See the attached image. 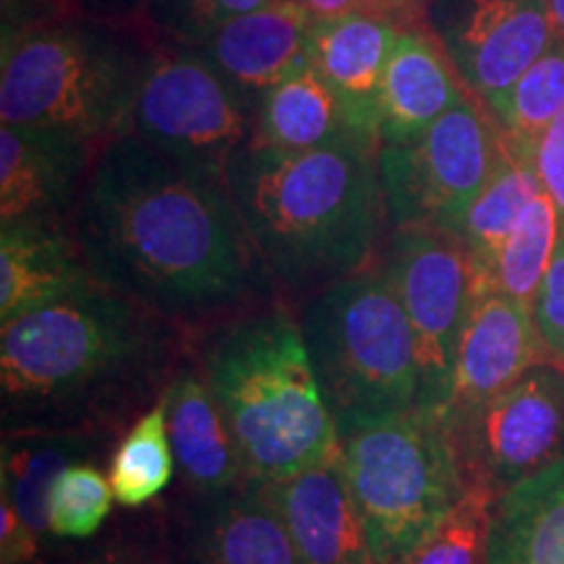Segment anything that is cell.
<instances>
[{
    "label": "cell",
    "mask_w": 564,
    "mask_h": 564,
    "mask_svg": "<svg viewBox=\"0 0 564 564\" xmlns=\"http://www.w3.org/2000/svg\"><path fill=\"white\" fill-rule=\"evenodd\" d=\"M70 232L95 282L183 329L262 308L278 288L225 175L131 133L97 154Z\"/></svg>",
    "instance_id": "obj_1"
},
{
    "label": "cell",
    "mask_w": 564,
    "mask_h": 564,
    "mask_svg": "<svg viewBox=\"0 0 564 564\" xmlns=\"http://www.w3.org/2000/svg\"><path fill=\"white\" fill-rule=\"evenodd\" d=\"M181 333L100 282L3 324V436L112 432L171 384Z\"/></svg>",
    "instance_id": "obj_2"
},
{
    "label": "cell",
    "mask_w": 564,
    "mask_h": 564,
    "mask_svg": "<svg viewBox=\"0 0 564 564\" xmlns=\"http://www.w3.org/2000/svg\"><path fill=\"white\" fill-rule=\"evenodd\" d=\"M225 181L274 285L316 295L377 264L390 228L379 144L288 152L246 144Z\"/></svg>",
    "instance_id": "obj_3"
},
{
    "label": "cell",
    "mask_w": 564,
    "mask_h": 564,
    "mask_svg": "<svg viewBox=\"0 0 564 564\" xmlns=\"http://www.w3.org/2000/svg\"><path fill=\"white\" fill-rule=\"evenodd\" d=\"M199 369L228 421L249 481L282 484L340 455V434L301 324L282 306L253 308L217 324Z\"/></svg>",
    "instance_id": "obj_4"
},
{
    "label": "cell",
    "mask_w": 564,
    "mask_h": 564,
    "mask_svg": "<svg viewBox=\"0 0 564 564\" xmlns=\"http://www.w3.org/2000/svg\"><path fill=\"white\" fill-rule=\"evenodd\" d=\"M150 45L139 26L76 13L3 34L0 123L105 147L126 133Z\"/></svg>",
    "instance_id": "obj_5"
},
{
    "label": "cell",
    "mask_w": 564,
    "mask_h": 564,
    "mask_svg": "<svg viewBox=\"0 0 564 564\" xmlns=\"http://www.w3.org/2000/svg\"><path fill=\"white\" fill-rule=\"evenodd\" d=\"M299 324L340 440L415 411L413 329L382 259L312 295Z\"/></svg>",
    "instance_id": "obj_6"
},
{
    "label": "cell",
    "mask_w": 564,
    "mask_h": 564,
    "mask_svg": "<svg viewBox=\"0 0 564 564\" xmlns=\"http://www.w3.org/2000/svg\"><path fill=\"white\" fill-rule=\"evenodd\" d=\"M340 460L377 564L403 560L468 489L453 426L423 411L343 436Z\"/></svg>",
    "instance_id": "obj_7"
},
{
    "label": "cell",
    "mask_w": 564,
    "mask_h": 564,
    "mask_svg": "<svg viewBox=\"0 0 564 564\" xmlns=\"http://www.w3.org/2000/svg\"><path fill=\"white\" fill-rule=\"evenodd\" d=\"M502 150V126L486 102L465 95L421 137L379 144L390 228L426 225L457 238Z\"/></svg>",
    "instance_id": "obj_8"
},
{
    "label": "cell",
    "mask_w": 564,
    "mask_h": 564,
    "mask_svg": "<svg viewBox=\"0 0 564 564\" xmlns=\"http://www.w3.org/2000/svg\"><path fill=\"white\" fill-rule=\"evenodd\" d=\"M253 123L257 110L199 47L152 37L126 133L225 175L251 141Z\"/></svg>",
    "instance_id": "obj_9"
},
{
    "label": "cell",
    "mask_w": 564,
    "mask_h": 564,
    "mask_svg": "<svg viewBox=\"0 0 564 564\" xmlns=\"http://www.w3.org/2000/svg\"><path fill=\"white\" fill-rule=\"evenodd\" d=\"M382 264L413 329L419 356L415 411L442 415L474 303V259L460 238L426 225H405L390 228Z\"/></svg>",
    "instance_id": "obj_10"
},
{
    "label": "cell",
    "mask_w": 564,
    "mask_h": 564,
    "mask_svg": "<svg viewBox=\"0 0 564 564\" xmlns=\"http://www.w3.org/2000/svg\"><path fill=\"white\" fill-rule=\"evenodd\" d=\"M468 481L505 494L564 457V369L541 361L455 429Z\"/></svg>",
    "instance_id": "obj_11"
},
{
    "label": "cell",
    "mask_w": 564,
    "mask_h": 564,
    "mask_svg": "<svg viewBox=\"0 0 564 564\" xmlns=\"http://www.w3.org/2000/svg\"><path fill=\"white\" fill-rule=\"evenodd\" d=\"M426 26L489 108L556 40L549 0H429Z\"/></svg>",
    "instance_id": "obj_12"
},
{
    "label": "cell",
    "mask_w": 564,
    "mask_h": 564,
    "mask_svg": "<svg viewBox=\"0 0 564 564\" xmlns=\"http://www.w3.org/2000/svg\"><path fill=\"white\" fill-rule=\"evenodd\" d=\"M541 361L546 356L533 308L491 288H474L442 419L455 432Z\"/></svg>",
    "instance_id": "obj_13"
},
{
    "label": "cell",
    "mask_w": 564,
    "mask_h": 564,
    "mask_svg": "<svg viewBox=\"0 0 564 564\" xmlns=\"http://www.w3.org/2000/svg\"><path fill=\"white\" fill-rule=\"evenodd\" d=\"M100 150L70 133L0 126V225H70Z\"/></svg>",
    "instance_id": "obj_14"
},
{
    "label": "cell",
    "mask_w": 564,
    "mask_h": 564,
    "mask_svg": "<svg viewBox=\"0 0 564 564\" xmlns=\"http://www.w3.org/2000/svg\"><path fill=\"white\" fill-rule=\"evenodd\" d=\"M316 17L303 0H272L228 21L199 45V53L259 108L272 87L308 63V37Z\"/></svg>",
    "instance_id": "obj_15"
},
{
    "label": "cell",
    "mask_w": 564,
    "mask_h": 564,
    "mask_svg": "<svg viewBox=\"0 0 564 564\" xmlns=\"http://www.w3.org/2000/svg\"><path fill=\"white\" fill-rule=\"evenodd\" d=\"M400 24L369 11L316 19L308 63L327 82L352 131L379 144L382 79Z\"/></svg>",
    "instance_id": "obj_16"
},
{
    "label": "cell",
    "mask_w": 564,
    "mask_h": 564,
    "mask_svg": "<svg viewBox=\"0 0 564 564\" xmlns=\"http://www.w3.org/2000/svg\"><path fill=\"white\" fill-rule=\"evenodd\" d=\"M299 564H377L340 455L270 486Z\"/></svg>",
    "instance_id": "obj_17"
},
{
    "label": "cell",
    "mask_w": 564,
    "mask_h": 564,
    "mask_svg": "<svg viewBox=\"0 0 564 564\" xmlns=\"http://www.w3.org/2000/svg\"><path fill=\"white\" fill-rule=\"evenodd\" d=\"M465 95L468 87L426 21L403 24L382 79L379 144H400L421 137Z\"/></svg>",
    "instance_id": "obj_18"
},
{
    "label": "cell",
    "mask_w": 564,
    "mask_h": 564,
    "mask_svg": "<svg viewBox=\"0 0 564 564\" xmlns=\"http://www.w3.org/2000/svg\"><path fill=\"white\" fill-rule=\"evenodd\" d=\"M70 225L9 223L0 228V324H9L89 288Z\"/></svg>",
    "instance_id": "obj_19"
},
{
    "label": "cell",
    "mask_w": 564,
    "mask_h": 564,
    "mask_svg": "<svg viewBox=\"0 0 564 564\" xmlns=\"http://www.w3.org/2000/svg\"><path fill=\"white\" fill-rule=\"evenodd\" d=\"M167 436L183 478L204 497L249 484L241 453L202 369L181 366L162 392Z\"/></svg>",
    "instance_id": "obj_20"
},
{
    "label": "cell",
    "mask_w": 564,
    "mask_h": 564,
    "mask_svg": "<svg viewBox=\"0 0 564 564\" xmlns=\"http://www.w3.org/2000/svg\"><path fill=\"white\" fill-rule=\"evenodd\" d=\"M199 564H299L267 484L249 481L204 502L194 533Z\"/></svg>",
    "instance_id": "obj_21"
},
{
    "label": "cell",
    "mask_w": 564,
    "mask_h": 564,
    "mask_svg": "<svg viewBox=\"0 0 564 564\" xmlns=\"http://www.w3.org/2000/svg\"><path fill=\"white\" fill-rule=\"evenodd\" d=\"M484 564H564V457L499 494Z\"/></svg>",
    "instance_id": "obj_22"
},
{
    "label": "cell",
    "mask_w": 564,
    "mask_h": 564,
    "mask_svg": "<svg viewBox=\"0 0 564 564\" xmlns=\"http://www.w3.org/2000/svg\"><path fill=\"white\" fill-rule=\"evenodd\" d=\"M348 141L369 139L352 131L333 89L316 74L312 63H306L259 100L249 144L306 152L348 144ZM369 144H377V141H369Z\"/></svg>",
    "instance_id": "obj_23"
},
{
    "label": "cell",
    "mask_w": 564,
    "mask_h": 564,
    "mask_svg": "<svg viewBox=\"0 0 564 564\" xmlns=\"http://www.w3.org/2000/svg\"><path fill=\"white\" fill-rule=\"evenodd\" d=\"M100 434H11L3 436V463H0V497L19 512L21 523L42 546L51 535L47 502L51 489L63 468L89 457Z\"/></svg>",
    "instance_id": "obj_24"
},
{
    "label": "cell",
    "mask_w": 564,
    "mask_h": 564,
    "mask_svg": "<svg viewBox=\"0 0 564 564\" xmlns=\"http://www.w3.org/2000/svg\"><path fill=\"white\" fill-rule=\"evenodd\" d=\"M541 192H544V183L535 171V154L514 144L502 131V150H499L491 178L486 181L478 199L470 204L463 228L457 232L474 259V270L489 267L523 217L528 204Z\"/></svg>",
    "instance_id": "obj_25"
},
{
    "label": "cell",
    "mask_w": 564,
    "mask_h": 564,
    "mask_svg": "<svg viewBox=\"0 0 564 564\" xmlns=\"http://www.w3.org/2000/svg\"><path fill=\"white\" fill-rule=\"evenodd\" d=\"M562 215L552 196L541 192L528 204L514 230L507 236L502 249L491 259L489 267L474 270V288H491L523 301L533 308L544 285L549 267L560 246Z\"/></svg>",
    "instance_id": "obj_26"
},
{
    "label": "cell",
    "mask_w": 564,
    "mask_h": 564,
    "mask_svg": "<svg viewBox=\"0 0 564 564\" xmlns=\"http://www.w3.org/2000/svg\"><path fill=\"white\" fill-rule=\"evenodd\" d=\"M175 453L167 436L165 403L162 394L154 405L139 415L126 432L110 460V486L116 502L123 507H141L152 502L173 481Z\"/></svg>",
    "instance_id": "obj_27"
},
{
    "label": "cell",
    "mask_w": 564,
    "mask_h": 564,
    "mask_svg": "<svg viewBox=\"0 0 564 564\" xmlns=\"http://www.w3.org/2000/svg\"><path fill=\"white\" fill-rule=\"evenodd\" d=\"M491 112L507 139L535 154L541 137L564 112V42L554 40Z\"/></svg>",
    "instance_id": "obj_28"
},
{
    "label": "cell",
    "mask_w": 564,
    "mask_h": 564,
    "mask_svg": "<svg viewBox=\"0 0 564 564\" xmlns=\"http://www.w3.org/2000/svg\"><path fill=\"white\" fill-rule=\"evenodd\" d=\"M497 494L489 486L468 481V489L398 564H484Z\"/></svg>",
    "instance_id": "obj_29"
},
{
    "label": "cell",
    "mask_w": 564,
    "mask_h": 564,
    "mask_svg": "<svg viewBox=\"0 0 564 564\" xmlns=\"http://www.w3.org/2000/svg\"><path fill=\"white\" fill-rule=\"evenodd\" d=\"M112 494L110 478L91 463H74L61 470L51 489L47 520L53 535L61 539H87L110 514Z\"/></svg>",
    "instance_id": "obj_30"
},
{
    "label": "cell",
    "mask_w": 564,
    "mask_h": 564,
    "mask_svg": "<svg viewBox=\"0 0 564 564\" xmlns=\"http://www.w3.org/2000/svg\"><path fill=\"white\" fill-rule=\"evenodd\" d=\"M272 0H144L141 30L154 40L199 47L228 21L251 13Z\"/></svg>",
    "instance_id": "obj_31"
},
{
    "label": "cell",
    "mask_w": 564,
    "mask_h": 564,
    "mask_svg": "<svg viewBox=\"0 0 564 564\" xmlns=\"http://www.w3.org/2000/svg\"><path fill=\"white\" fill-rule=\"evenodd\" d=\"M533 316L546 361L564 369V225L552 267L533 303Z\"/></svg>",
    "instance_id": "obj_32"
},
{
    "label": "cell",
    "mask_w": 564,
    "mask_h": 564,
    "mask_svg": "<svg viewBox=\"0 0 564 564\" xmlns=\"http://www.w3.org/2000/svg\"><path fill=\"white\" fill-rule=\"evenodd\" d=\"M535 171L544 183V192L560 209L564 225V112L549 126L535 147Z\"/></svg>",
    "instance_id": "obj_33"
},
{
    "label": "cell",
    "mask_w": 564,
    "mask_h": 564,
    "mask_svg": "<svg viewBox=\"0 0 564 564\" xmlns=\"http://www.w3.org/2000/svg\"><path fill=\"white\" fill-rule=\"evenodd\" d=\"M0 17L3 34H13L74 13L68 11L66 0H0Z\"/></svg>",
    "instance_id": "obj_34"
},
{
    "label": "cell",
    "mask_w": 564,
    "mask_h": 564,
    "mask_svg": "<svg viewBox=\"0 0 564 564\" xmlns=\"http://www.w3.org/2000/svg\"><path fill=\"white\" fill-rule=\"evenodd\" d=\"M0 562L3 564H30L37 554V539L30 528L21 523L19 512L6 497H0Z\"/></svg>",
    "instance_id": "obj_35"
},
{
    "label": "cell",
    "mask_w": 564,
    "mask_h": 564,
    "mask_svg": "<svg viewBox=\"0 0 564 564\" xmlns=\"http://www.w3.org/2000/svg\"><path fill=\"white\" fill-rule=\"evenodd\" d=\"M141 3H144V0H66L68 11L76 13V17L100 19L123 26H139V30Z\"/></svg>",
    "instance_id": "obj_36"
},
{
    "label": "cell",
    "mask_w": 564,
    "mask_h": 564,
    "mask_svg": "<svg viewBox=\"0 0 564 564\" xmlns=\"http://www.w3.org/2000/svg\"><path fill=\"white\" fill-rule=\"evenodd\" d=\"M308 6V11L314 13L316 19H333L343 17V13L358 11L361 0H303Z\"/></svg>",
    "instance_id": "obj_37"
},
{
    "label": "cell",
    "mask_w": 564,
    "mask_h": 564,
    "mask_svg": "<svg viewBox=\"0 0 564 564\" xmlns=\"http://www.w3.org/2000/svg\"><path fill=\"white\" fill-rule=\"evenodd\" d=\"M549 11H552V24L556 40L564 42V0H549Z\"/></svg>",
    "instance_id": "obj_38"
},
{
    "label": "cell",
    "mask_w": 564,
    "mask_h": 564,
    "mask_svg": "<svg viewBox=\"0 0 564 564\" xmlns=\"http://www.w3.org/2000/svg\"><path fill=\"white\" fill-rule=\"evenodd\" d=\"M419 3L423 6V9H426V6H429V0H419Z\"/></svg>",
    "instance_id": "obj_39"
}]
</instances>
